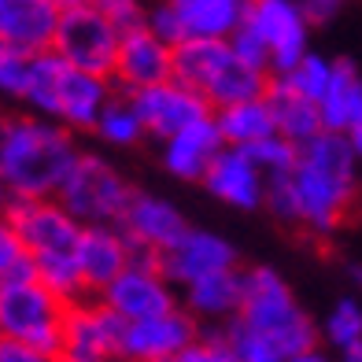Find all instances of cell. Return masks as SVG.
Wrapping results in <instances>:
<instances>
[{
	"label": "cell",
	"mask_w": 362,
	"mask_h": 362,
	"mask_svg": "<svg viewBox=\"0 0 362 362\" xmlns=\"http://www.w3.org/2000/svg\"><path fill=\"white\" fill-rule=\"evenodd\" d=\"M174 78L192 86L211 107L262 96L270 71L244 59L229 37H185L174 45Z\"/></svg>",
	"instance_id": "5b68a950"
},
{
	"label": "cell",
	"mask_w": 362,
	"mask_h": 362,
	"mask_svg": "<svg viewBox=\"0 0 362 362\" xmlns=\"http://www.w3.org/2000/svg\"><path fill=\"white\" fill-rule=\"evenodd\" d=\"M129 177L111 159L96 152H81L71 167L67 181L59 185L56 200L71 211L81 226H119L129 200H134Z\"/></svg>",
	"instance_id": "ba28073f"
},
{
	"label": "cell",
	"mask_w": 362,
	"mask_h": 362,
	"mask_svg": "<svg viewBox=\"0 0 362 362\" xmlns=\"http://www.w3.org/2000/svg\"><path fill=\"white\" fill-rule=\"evenodd\" d=\"M318 329H322V340L333 351L351 348V344L362 340V303L351 300V296H344V300H337L333 307H329V315Z\"/></svg>",
	"instance_id": "83f0119b"
},
{
	"label": "cell",
	"mask_w": 362,
	"mask_h": 362,
	"mask_svg": "<svg viewBox=\"0 0 362 362\" xmlns=\"http://www.w3.org/2000/svg\"><path fill=\"white\" fill-rule=\"evenodd\" d=\"M167 4L174 8L185 37H233L248 15V0H167Z\"/></svg>",
	"instance_id": "d4e9b609"
},
{
	"label": "cell",
	"mask_w": 362,
	"mask_h": 362,
	"mask_svg": "<svg viewBox=\"0 0 362 362\" xmlns=\"http://www.w3.org/2000/svg\"><path fill=\"white\" fill-rule=\"evenodd\" d=\"M4 129H8V119L0 115V144H4Z\"/></svg>",
	"instance_id": "7bdbcfd3"
},
{
	"label": "cell",
	"mask_w": 362,
	"mask_h": 362,
	"mask_svg": "<svg viewBox=\"0 0 362 362\" xmlns=\"http://www.w3.org/2000/svg\"><path fill=\"white\" fill-rule=\"evenodd\" d=\"M170 362H240V358H237L233 348H229L222 325H211V329H204V333L196 337L181 355H174Z\"/></svg>",
	"instance_id": "1f68e13d"
},
{
	"label": "cell",
	"mask_w": 362,
	"mask_h": 362,
	"mask_svg": "<svg viewBox=\"0 0 362 362\" xmlns=\"http://www.w3.org/2000/svg\"><path fill=\"white\" fill-rule=\"evenodd\" d=\"M78 156L81 148L74 141V129L30 111L19 119H8L4 144H0V177H4L11 200L56 196Z\"/></svg>",
	"instance_id": "7a4b0ae2"
},
{
	"label": "cell",
	"mask_w": 362,
	"mask_h": 362,
	"mask_svg": "<svg viewBox=\"0 0 362 362\" xmlns=\"http://www.w3.org/2000/svg\"><path fill=\"white\" fill-rule=\"evenodd\" d=\"M111 78L81 71L74 63H67L59 52L45 48L34 52V67H30V86L23 104L30 111L56 119L67 129H96V119L111 100Z\"/></svg>",
	"instance_id": "277c9868"
},
{
	"label": "cell",
	"mask_w": 362,
	"mask_h": 362,
	"mask_svg": "<svg viewBox=\"0 0 362 362\" xmlns=\"http://www.w3.org/2000/svg\"><path fill=\"white\" fill-rule=\"evenodd\" d=\"M23 274H34V259H30L19 229L4 211L0 215V281H11V277H23Z\"/></svg>",
	"instance_id": "f546056e"
},
{
	"label": "cell",
	"mask_w": 362,
	"mask_h": 362,
	"mask_svg": "<svg viewBox=\"0 0 362 362\" xmlns=\"http://www.w3.org/2000/svg\"><path fill=\"white\" fill-rule=\"evenodd\" d=\"M229 322L248 329L252 337L270 344V348L281 351L285 358L315 348L322 340V329L300 307L296 292L288 288V281L274 267L244 270V300H240V310Z\"/></svg>",
	"instance_id": "3957f363"
},
{
	"label": "cell",
	"mask_w": 362,
	"mask_h": 362,
	"mask_svg": "<svg viewBox=\"0 0 362 362\" xmlns=\"http://www.w3.org/2000/svg\"><path fill=\"white\" fill-rule=\"evenodd\" d=\"M119 226L129 237L137 255H156V259L189 229L185 215H181L167 196H156V192H134V200H129Z\"/></svg>",
	"instance_id": "ac0fdd59"
},
{
	"label": "cell",
	"mask_w": 362,
	"mask_h": 362,
	"mask_svg": "<svg viewBox=\"0 0 362 362\" xmlns=\"http://www.w3.org/2000/svg\"><path fill=\"white\" fill-rule=\"evenodd\" d=\"M129 100H134L141 122H144V134L156 137V141H167L177 129H185L196 119H204V115L215 111L181 78H167V81H156V86H148V89H137V93H129Z\"/></svg>",
	"instance_id": "5bb4252c"
},
{
	"label": "cell",
	"mask_w": 362,
	"mask_h": 362,
	"mask_svg": "<svg viewBox=\"0 0 362 362\" xmlns=\"http://www.w3.org/2000/svg\"><path fill=\"white\" fill-rule=\"evenodd\" d=\"M8 218L15 222L26 244L30 259H52V255H74L81 222L63 207L56 196H34V200H11Z\"/></svg>",
	"instance_id": "7c38bea8"
},
{
	"label": "cell",
	"mask_w": 362,
	"mask_h": 362,
	"mask_svg": "<svg viewBox=\"0 0 362 362\" xmlns=\"http://www.w3.org/2000/svg\"><path fill=\"white\" fill-rule=\"evenodd\" d=\"M100 300L126 322L156 318L177 307V285L163 274L156 255H134V262L100 292Z\"/></svg>",
	"instance_id": "8fae6325"
},
{
	"label": "cell",
	"mask_w": 362,
	"mask_h": 362,
	"mask_svg": "<svg viewBox=\"0 0 362 362\" xmlns=\"http://www.w3.org/2000/svg\"><path fill=\"white\" fill-rule=\"evenodd\" d=\"M0 362H59V355L34 348V344H23V340L0 337Z\"/></svg>",
	"instance_id": "836d02e7"
},
{
	"label": "cell",
	"mask_w": 362,
	"mask_h": 362,
	"mask_svg": "<svg viewBox=\"0 0 362 362\" xmlns=\"http://www.w3.org/2000/svg\"><path fill=\"white\" fill-rule=\"evenodd\" d=\"M93 134L100 137L104 144H111V148H134V144H141V141L148 137L141 115H137L134 100H129V93L111 96L107 107L100 111V119H96Z\"/></svg>",
	"instance_id": "4316f807"
},
{
	"label": "cell",
	"mask_w": 362,
	"mask_h": 362,
	"mask_svg": "<svg viewBox=\"0 0 362 362\" xmlns=\"http://www.w3.org/2000/svg\"><path fill=\"white\" fill-rule=\"evenodd\" d=\"M288 362H333V358H329V355L318 348V344H315V348H307V351H300V355H292Z\"/></svg>",
	"instance_id": "8d00e7d4"
},
{
	"label": "cell",
	"mask_w": 362,
	"mask_h": 362,
	"mask_svg": "<svg viewBox=\"0 0 362 362\" xmlns=\"http://www.w3.org/2000/svg\"><path fill=\"white\" fill-rule=\"evenodd\" d=\"M119 41H122V30L115 26L96 4H86V8L59 11L52 52H59L63 59L81 67V71L111 78L115 56H119Z\"/></svg>",
	"instance_id": "9c48e42d"
},
{
	"label": "cell",
	"mask_w": 362,
	"mask_h": 362,
	"mask_svg": "<svg viewBox=\"0 0 362 362\" xmlns=\"http://www.w3.org/2000/svg\"><path fill=\"white\" fill-rule=\"evenodd\" d=\"M215 122H218L229 148H252V144L277 134V122H274V111L267 104V93L252 96V100H237V104L215 107Z\"/></svg>",
	"instance_id": "484cf974"
},
{
	"label": "cell",
	"mask_w": 362,
	"mask_h": 362,
	"mask_svg": "<svg viewBox=\"0 0 362 362\" xmlns=\"http://www.w3.org/2000/svg\"><path fill=\"white\" fill-rule=\"evenodd\" d=\"M340 4H344V0H303V8H307V15H310L315 23H325Z\"/></svg>",
	"instance_id": "d590c367"
},
{
	"label": "cell",
	"mask_w": 362,
	"mask_h": 362,
	"mask_svg": "<svg viewBox=\"0 0 362 362\" xmlns=\"http://www.w3.org/2000/svg\"><path fill=\"white\" fill-rule=\"evenodd\" d=\"M111 362H129V358H111Z\"/></svg>",
	"instance_id": "f6af8a7d"
},
{
	"label": "cell",
	"mask_w": 362,
	"mask_h": 362,
	"mask_svg": "<svg viewBox=\"0 0 362 362\" xmlns=\"http://www.w3.org/2000/svg\"><path fill=\"white\" fill-rule=\"evenodd\" d=\"M67 307L71 303L63 296H56L37 274L0 281V337L23 340V344H34V348L59 355Z\"/></svg>",
	"instance_id": "52a82bcc"
},
{
	"label": "cell",
	"mask_w": 362,
	"mask_h": 362,
	"mask_svg": "<svg viewBox=\"0 0 362 362\" xmlns=\"http://www.w3.org/2000/svg\"><path fill=\"white\" fill-rule=\"evenodd\" d=\"M318 107L325 129H337L348 137L362 134V74L355 71V63L333 59V78H329V89L322 93Z\"/></svg>",
	"instance_id": "cb8c5ba5"
},
{
	"label": "cell",
	"mask_w": 362,
	"mask_h": 362,
	"mask_svg": "<svg viewBox=\"0 0 362 362\" xmlns=\"http://www.w3.org/2000/svg\"><path fill=\"white\" fill-rule=\"evenodd\" d=\"M11 207V192H8V185H4V177H0V215Z\"/></svg>",
	"instance_id": "f35d334b"
},
{
	"label": "cell",
	"mask_w": 362,
	"mask_h": 362,
	"mask_svg": "<svg viewBox=\"0 0 362 362\" xmlns=\"http://www.w3.org/2000/svg\"><path fill=\"white\" fill-rule=\"evenodd\" d=\"M348 277H351L355 285H362V262H351V267H348Z\"/></svg>",
	"instance_id": "60d3db41"
},
{
	"label": "cell",
	"mask_w": 362,
	"mask_h": 362,
	"mask_svg": "<svg viewBox=\"0 0 362 362\" xmlns=\"http://www.w3.org/2000/svg\"><path fill=\"white\" fill-rule=\"evenodd\" d=\"M30 67H34V52L0 41V96L23 100L30 86Z\"/></svg>",
	"instance_id": "f1b7e54d"
},
{
	"label": "cell",
	"mask_w": 362,
	"mask_h": 362,
	"mask_svg": "<svg viewBox=\"0 0 362 362\" xmlns=\"http://www.w3.org/2000/svg\"><path fill=\"white\" fill-rule=\"evenodd\" d=\"M200 318L189 307H170L156 318H141V322H126L122 333V358L129 362H170L181 355L189 344L200 337Z\"/></svg>",
	"instance_id": "4fadbf2b"
},
{
	"label": "cell",
	"mask_w": 362,
	"mask_h": 362,
	"mask_svg": "<svg viewBox=\"0 0 362 362\" xmlns=\"http://www.w3.org/2000/svg\"><path fill=\"white\" fill-rule=\"evenodd\" d=\"M167 78H174V45L159 37L148 23L122 30L119 56H115V71H111L115 86L122 93H137Z\"/></svg>",
	"instance_id": "9a60e30c"
},
{
	"label": "cell",
	"mask_w": 362,
	"mask_h": 362,
	"mask_svg": "<svg viewBox=\"0 0 362 362\" xmlns=\"http://www.w3.org/2000/svg\"><path fill=\"white\" fill-rule=\"evenodd\" d=\"M134 244L122 233V226H81L78 237V267L86 277L89 296H100L129 262H134Z\"/></svg>",
	"instance_id": "ffe728a7"
},
{
	"label": "cell",
	"mask_w": 362,
	"mask_h": 362,
	"mask_svg": "<svg viewBox=\"0 0 362 362\" xmlns=\"http://www.w3.org/2000/svg\"><path fill=\"white\" fill-rule=\"evenodd\" d=\"M159 148H163L159 159H163V167H167V174H174L181 181H204L211 163H215L218 152L226 148V137L215 122V111H211L204 119H196L192 126L177 129L174 137L159 141Z\"/></svg>",
	"instance_id": "d6986e66"
},
{
	"label": "cell",
	"mask_w": 362,
	"mask_h": 362,
	"mask_svg": "<svg viewBox=\"0 0 362 362\" xmlns=\"http://www.w3.org/2000/svg\"><path fill=\"white\" fill-rule=\"evenodd\" d=\"M96 8H100L119 30H134V26L148 23V4L144 0H96Z\"/></svg>",
	"instance_id": "d6a6232c"
},
{
	"label": "cell",
	"mask_w": 362,
	"mask_h": 362,
	"mask_svg": "<svg viewBox=\"0 0 362 362\" xmlns=\"http://www.w3.org/2000/svg\"><path fill=\"white\" fill-rule=\"evenodd\" d=\"M207 185L211 196H218L222 204L237 207V211H255L267 207V189H270V174L259 167V159L248 148H222L218 159L211 163L207 177L200 181Z\"/></svg>",
	"instance_id": "e0dca14e"
},
{
	"label": "cell",
	"mask_w": 362,
	"mask_h": 362,
	"mask_svg": "<svg viewBox=\"0 0 362 362\" xmlns=\"http://www.w3.org/2000/svg\"><path fill=\"white\" fill-rule=\"evenodd\" d=\"M310 26L315 19L307 15L303 0H248V15L229 41L244 59L277 78L310 52Z\"/></svg>",
	"instance_id": "8992f818"
},
{
	"label": "cell",
	"mask_w": 362,
	"mask_h": 362,
	"mask_svg": "<svg viewBox=\"0 0 362 362\" xmlns=\"http://www.w3.org/2000/svg\"><path fill=\"white\" fill-rule=\"evenodd\" d=\"M244 300V270H218L211 277H200L189 288H181V307H189L200 325H226L240 310Z\"/></svg>",
	"instance_id": "7402d4cb"
},
{
	"label": "cell",
	"mask_w": 362,
	"mask_h": 362,
	"mask_svg": "<svg viewBox=\"0 0 362 362\" xmlns=\"http://www.w3.org/2000/svg\"><path fill=\"white\" fill-rule=\"evenodd\" d=\"M59 11H67V8H86V4H96V0H56Z\"/></svg>",
	"instance_id": "ab89813d"
},
{
	"label": "cell",
	"mask_w": 362,
	"mask_h": 362,
	"mask_svg": "<svg viewBox=\"0 0 362 362\" xmlns=\"http://www.w3.org/2000/svg\"><path fill=\"white\" fill-rule=\"evenodd\" d=\"M351 144H355V156H358V177H362V134L351 137Z\"/></svg>",
	"instance_id": "b9f144b4"
},
{
	"label": "cell",
	"mask_w": 362,
	"mask_h": 362,
	"mask_svg": "<svg viewBox=\"0 0 362 362\" xmlns=\"http://www.w3.org/2000/svg\"><path fill=\"white\" fill-rule=\"evenodd\" d=\"M277 78H288L296 89H303L310 100H322V93L329 89V78H333V59H325L318 52H307L288 74H277Z\"/></svg>",
	"instance_id": "4dcf8cb0"
},
{
	"label": "cell",
	"mask_w": 362,
	"mask_h": 362,
	"mask_svg": "<svg viewBox=\"0 0 362 362\" xmlns=\"http://www.w3.org/2000/svg\"><path fill=\"white\" fill-rule=\"evenodd\" d=\"M159 267L181 292V288H189L192 281H200V277H211L218 270H233L237 267V252H233V244H229L226 237L211 233V229L189 226L185 233L159 255Z\"/></svg>",
	"instance_id": "2e32d148"
},
{
	"label": "cell",
	"mask_w": 362,
	"mask_h": 362,
	"mask_svg": "<svg viewBox=\"0 0 362 362\" xmlns=\"http://www.w3.org/2000/svg\"><path fill=\"white\" fill-rule=\"evenodd\" d=\"M267 104L274 111L277 134L292 144H303L310 137H318L325 122H322V107L318 100H310L303 89H296L288 78H270L267 86Z\"/></svg>",
	"instance_id": "603a6c76"
},
{
	"label": "cell",
	"mask_w": 362,
	"mask_h": 362,
	"mask_svg": "<svg viewBox=\"0 0 362 362\" xmlns=\"http://www.w3.org/2000/svg\"><path fill=\"white\" fill-rule=\"evenodd\" d=\"M362 192L358 156L348 134L322 129L296 144L292 167L270 177L267 207L277 222L303 229L310 237H333L355 211Z\"/></svg>",
	"instance_id": "6da1fadb"
},
{
	"label": "cell",
	"mask_w": 362,
	"mask_h": 362,
	"mask_svg": "<svg viewBox=\"0 0 362 362\" xmlns=\"http://www.w3.org/2000/svg\"><path fill=\"white\" fill-rule=\"evenodd\" d=\"M122 333H126V318L115 315L100 296H81L67 307L59 355L78 362L122 358Z\"/></svg>",
	"instance_id": "30bf717a"
},
{
	"label": "cell",
	"mask_w": 362,
	"mask_h": 362,
	"mask_svg": "<svg viewBox=\"0 0 362 362\" xmlns=\"http://www.w3.org/2000/svg\"><path fill=\"white\" fill-rule=\"evenodd\" d=\"M337 362H362V340L351 344V348H344V351H337Z\"/></svg>",
	"instance_id": "74e56055"
},
{
	"label": "cell",
	"mask_w": 362,
	"mask_h": 362,
	"mask_svg": "<svg viewBox=\"0 0 362 362\" xmlns=\"http://www.w3.org/2000/svg\"><path fill=\"white\" fill-rule=\"evenodd\" d=\"M148 26H152L159 37H167L170 45L185 41V34H181V23H177V15H174V8L167 4V0H159V4L148 8Z\"/></svg>",
	"instance_id": "e575fe53"
},
{
	"label": "cell",
	"mask_w": 362,
	"mask_h": 362,
	"mask_svg": "<svg viewBox=\"0 0 362 362\" xmlns=\"http://www.w3.org/2000/svg\"><path fill=\"white\" fill-rule=\"evenodd\" d=\"M59 26L56 0H0V41H8L26 52L52 48Z\"/></svg>",
	"instance_id": "44dd1931"
},
{
	"label": "cell",
	"mask_w": 362,
	"mask_h": 362,
	"mask_svg": "<svg viewBox=\"0 0 362 362\" xmlns=\"http://www.w3.org/2000/svg\"><path fill=\"white\" fill-rule=\"evenodd\" d=\"M59 362H78V358H63V355H59Z\"/></svg>",
	"instance_id": "ee69618b"
}]
</instances>
